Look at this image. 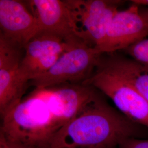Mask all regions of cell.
Returning a JSON list of instances; mask_svg holds the SVG:
<instances>
[{
  "label": "cell",
  "instance_id": "cell-1",
  "mask_svg": "<svg viewBox=\"0 0 148 148\" xmlns=\"http://www.w3.org/2000/svg\"><path fill=\"white\" fill-rule=\"evenodd\" d=\"M99 93L83 84L34 88L1 119L0 132L10 142L48 148L56 135Z\"/></svg>",
  "mask_w": 148,
  "mask_h": 148
},
{
  "label": "cell",
  "instance_id": "cell-2",
  "mask_svg": "<svg viewBox=\"0 0 148 148\" xmlns=\"http://www.w3.org/2000/svg\"><path fill=\"white\" fill-rule=\"evenodd\" d=\"M143 127L109 105L99 92L56 135L48 148H118L125 139L142 136Z\"/></svg>",
  "mask_w": 148,
  "mask_h": 148
},
{
  "label": "cell",
  "instance_id": "cell-3",
  "mask_svg": "<svg viewBox=\"0 0 148 148\" xmlns=\"http://www.w3.org/2000/svg\"><path fill=\"white\" fill-rule=\"evenodd\" d=\"M83 85L92 86L113 101L117 109L148 130V103L120 74L109 66L102 55L92 76Z\"/></svg>",
  "mask_w": 148,
  "mask_h": 148
},
{
  "label": "cell",
  "instance_id": "cell-4",
  "mask_svg": "<svg viewBox=\"0 0 148 148\" xmlns=\"http://www.w3.org/2000/svg\"><path fill=\"white\" fill-rule=\"evenodd\" d=\"M103 53L85 41L68 49L47 72L29 82L34 88L83 84L93 73Z\"/></svg>",
  "mask_w": 148,
  "mask_h": 148
},
{
  "label": "cell",
  "instance_id": "cell-5",
  "mask_svg": "<svg viewBox=\"0 0 148 148\" xmlns=\"http://www.w3.org/2000/svg\"><path fill=\"white\" fill-rule=\"evenodd\" d=\"M85 41L98 49L114 17L125 2L121 0H66ZM99 50V49H98Z\"/></svg>",
  "mask_w": 148,
  "mask_h": 148
},
{
  "label": "cell",
  "instance_id": "cell-6",
  "mask_svg": "<svg viewBox=\"0 0 148 148\" xmlns=\"http://www.w3.org/2000/svg\"><path fill=\"white\" fill-rule=\"evenodd\" d=\"M79 41H84L66 40L49 32H39L24 47L20 66L21 78L29 84L47 72L64 53Z\"/></svg>",
  "mask_w": 148,
  "mask_h": 148
},
{
  "label": "cell",
  "instance_id": "cell-7",
  "mask_svg": "<svg viewBox=\"0 0 148 148\" xmlns=\"http://www.w3.org/2000/svg\"><path fill=\"white\" fill-rule=\"evenodd\" d=\"M24 48L0 33V114L1 118L24 97L29 84L21 78L20 66Z\"/></svg>",
  "mask_w": 148,
  "mask_h": 148
},
{
  "label": "cell",
  "instance_id": "cell-8",
  "mask_svg": "<svg viewBox=\"0 0 148 148\" xmlns=\"http://www.w3.org/2000/svg\"><path fill=\"white\" fill-rule=\"evenodd\" d=\"M148 35L147 22L139 7L132 4L117 13L98 49L103 54L117 53L146 38Z\"/></svg>",
  "mask_w": 148,
  "mask_h": 148
},
{
  "label": "cell",
  "instance_id": "cell-9",
  "mask_svg": "<svg viewBox=\"0 0 148 148\" xmlns=\"http://www.w3.org/2000/svg\"><path fill=\"white\" fill-rule=\"evenodd\" d=\"M28 2L37 18L40 32L53 34L66 40L85 41L65 1L32 0Z\"/></svg>",
  "mask_w": 148,
  "mask_h": 148
},
{
  "label": "cell",
  "instance_id": "cell-10",
  "mask_svg": "<svg viewBox=\"0 0 148 148\" xmlns=\"http://www.w3.org/2000/svg\"><path fill=\"white\" fill-rule=\"evenodd\" d=\"M0 33L23 48L40 32L36 17L17 0H0Z\"/></svg>",
  "mask_w": 148,
  "mask_h": 148
},
{
  "label": "cell",
  "instance_id": "cell-11",
  "mask_svg": "<svg viewBox=\"0 0 148 148\" xmlns=\"http://www.w3.org/2000/svg\"><path fill=\"white\" fill-rule=\"evenodd\" d=\"M102 58L132 85L148 103V66L117 53L103 54Z\"/></svg>",
  "mask_w": 148,
  "mask_h": 148
},
{
  "label": "cell",
  "instance_id": "cell-12",
  "mask_svg": "<svg viewBox=\"0 0 148 148\" xmlns=\"http://www.w3.org/2000/svg\"><path fill=\"white\" fill-rule=\"evenodd\" d=\"M136 62L148 66V38L133 44L124 50Z\"/></svg>",
  "mask_w": 148,
  "mask_h": 148
},
{
  "label": "cell",
  "instance_id": "cell-13",
  "mask_svg": "<svg viewBox=\"0 0 148 148\" xmlns=\"http://www.w3.org/2000/svg\"><path fill=\"white\" fill-rule=\"evenodd\" d=\"M118 148H148V139L130 138L122 142Z\"/></svg>",
  "mask_w": 148,
  "mask_h": 148
},
{
  "label": "cell",
  "instance_id": "cell-14",
  "mask_svg": "<svg viewBox=\"0 0 148 148\" xmlns=\"http://www.w3.org/2000/svg\"><path fill=\"white\" fill-rule=\"evenodd\" d=\"M6 139V138H5ZM8 144L11 148H35L34 147H32L30 146H27L26 145L23 144L21 143H16V142H10L8 140H7Z\"/></svg>",
  "mask_w": 148,
  "mask_h": 148
},
{
  "label": "cell",
  "instance_id": "cell-15",
  "mask_svg": "<svg viewBox=\"0 0 148 148\" xmlns=\"http://www.w3.org/2000/svg\"><path fill=\"white\" fill-rule=\"evenodd\" d=\"M130 2L132 4L139 7H144L148 8V0H132Z\"/></svg>",
  "mask_w": 148,
  "mask_h": 148
},
{
  "label": "cell",
  "instance_id": "cell-16",
  "mask_svg": "<svg viewBox=\"0 0 148 148\" xmlns=\"http://www.w3.org/2000/svg\"><path fill=\"white\" fill-rule=\"evenodd\" d=\"M0 148H11L4 135L0 132Z\"/></svg>",
  "mask_w": 148,
  "mask_h": 148
},
{
  "label": "cell",
  "instance_id": "cell-17",
  "mask_svg": "<svg viewBox=\"0 0 148 148\" xmlns=\"http://www.w3.org/2000/svg\"><path fill=\"white\" fill-rule=\"evenodd\" d=\"M139 7V6H138ZM139 10L141 14L143 15L144 18L145 19L146 21L148 24V7H139Z\"/></svg>",
  "mask_w": 148,
  "mask_h": 148
},
{
  "label": "cell",
  "instance_id": "cell-18",
  "mask_svg": "<svg viewBox=\"0 0 148 148\" xmlns=\"http://www.w3.org/2000/svg\"></svg>",
  "mask_w": 148,
  "mask_h": 148
}]
</instances>
